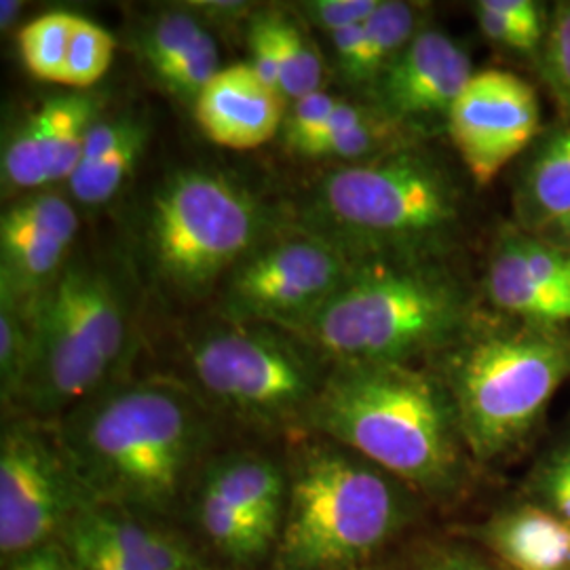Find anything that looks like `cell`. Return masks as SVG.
<instances>
[{"label":"cell","instance_id":"6da1fadb","mask_svg":"<svg viewBox=\"0 0 570 570\" xmlns=\"http://www.w3.org/2000/svg\"><path fill=\"white\" fill-rule=\"evenodd\" d=\"M91 503L157 520L190 499L207 459V406L165 381L115 383L56 421Z\"/></svg>","mask_w":570,"mask_h":570},{"label":"cell","instance_id":"7a4b0ae2","mask_svg":"<svg viewBox=\"0 0 570 570\" xmlns=\"http://www.w3.org/2000/svg\"><path fill=\"white\" fill-rule=\"evenodd\" d=\"M306 429L428 497L446 499L463 484L468 446L440 374L410 364H334Z\"/></svg>","mask_w":570,"mask_h":570},{"label":"cell","instance_id":"3957f363","mask_svg":"<svg viewBox=\"0 0 570 570\" xmlns=\"http://www.w3.org/2000/svg\"><path fill=\"white\" fill-rule=\"evenodd\" d=\"M313 235L355 265L444 261L461 235V190L412 144L332 169L308 209Z\"/></svg>","mask_w":570,"mask_h":570},{"label":"cell","instance_id":"277c9868","mask_svg":"<svg viewBox=\"0 0 570 570\" xmlns=\"http://www.w3.org/2000/svg\"><path fill=\"white\" fill-rule=\"evenodd\" d=\"M471 324L473 296L444 261L364 263L287 332L330 366L410 364L425 353L446 351Z\"/></svg>","mask_w":570,"mask_h":570},{"label":"cell","instance_id":"5b68a950","mask_svg":"<svg viewBox=\"0 0 570 570\" xmlns=\"http://www.w3.org/2000/svg\"><path fill=\"white\" fill-rule=\"evenodd\" d=\"M406 484L317 435L287 468V503L273 570H353L404 529Z\"/></svg>","mask_w":570,"mask_h":570},{"label":"cell","instance_id":"8992f818","mask_svg":"<svg viewBox=\"0 0 570 570\" xmlns=\"http://www.w3.org/2000/svg\"><path fill=\"white\" fill-rule=\"evenodd\" d=\"M570 376V326L469 327L446 348L449 389L468 452L489 463L518 449Z\"/></svg>","mask_w":570,"mask_h":570},{"label":"cell","instance_id":"52a82bcc","mask_svg":"<svg viewBox=\"0 0 570 570\" xmlns=\"http://www.w3.org/2000/svg\"><path fill=\"white\" fill-rule=\"evenodd\" d=\"M30 366L18 406L23 414L61 419L115 385L129 348V298L121 279L94 263H68L60 277L28 303Z\"/></svg>","mask_w":570,"mask_h":570},{"label":"cell","instance_id":"ba28073f","mask_svg":"<svg viewBox=\"0 0 570 570\" xmlns=\"http://www.w3.org/2000/svg\"><path fill=\"white\" fill-rule=\"evenodd\" d=\"M261 228V207L242 184L214 169H183L150 197L144 254L157 284L199 298L256 247Z\"/></svg>","mask_w":570,"mask_h":570},{"label":"cell","instance_id":"9c48e42d","mask_svg":"<svg viewBox=\"0 0 570 570\" xmlns=\"http://www.w3.org/2000/svg\"><path fill=\"white\" fill-rule=\"evenodd\" d=\"M186 366L205 406L268 429H306L332 367L287 330L233 322L197 336Z\"/></svg>","mask_w":570,"mask_h":570},{"label":"cell","instance_id":"30bf717a","mask_svg":"<svg viewBox=\"0 0 570 570\" xmlns=\"http://www.w3.org/2000/svg\"><path fill=\"white\" fill-rule=\"evenodd\" d=\"M91 503L61 449L56 423L16 416L0 435V556L9 564L58 543Z\"/></svg>","mask_w":570,"mask_h":570},{"label":"cell","instance_id":"8fae6325","mask_svg":"<svg viewBox=\"0 0 570 570\" xmlns=\"http://www.w3.org/2000/svg\"><path fill=\"white\" fill-rule=\"evenodd\" d=\"M353 268L338 247L313 233L256 245L226 275L223 315L233 324L287 330L334 296Z\"/></svg>","mask_w":570,"mask_h":570},{"label":"cell","instance_id":"7c38bea8","mask_svg":"<svg viewBox=\"0 0 570 570\" xmlns=\"http://www.w3.org/2000/svg\"><path fill=\"white\" fill-rule=\"evenodd\" d=\"M450 140L480 186L541 136V106L529 82L508 70H480L456 98Z\"/></svg>","mask_w":570,"mask_h":570},{"label":"cell","instance_id":"4fadbf2b","mask_svg":"<svg viewBox=\"0 0 570 570\" xmlns=\"http://www.w3.org/2000/svg\"><path fill=\"white\" fill-rule=\"evenodd\" d=\"M475 75L468 51L449 35L423 28L367 91L372 108L402 131L449 122L450 110Z\"/></svg>","mask_w":570,"mask_h":570},{"label":"cell","instance_id":"5bb4252c","mask_svg":"<svg viewBox=\"0 0 570 570\" xmlns=\"http://www.w3.org/2000/svg\"><path fill=\"white\" fill-rule=\"evenodd\" d=\"M68 556L96 558L117 570H197L195 550L161 522L87 503L60 539Z\"/></svg>","mask_w":570,"mask_h":570},{"label":"cell","instance_id":"9a60e30c","mask_svg":"<svg viewBox=\"0 0 570 570\" xmlns=\"http://www.w3.org/2000/svg\"><path fill=\"white\" fill-rule=\"evenodd\" d=\"M287 102L249 63L223 68L193 106L205 138L230 150H252L284 127Z\"/></svg>","mask_w":570,"mask_h":570},{"label":"cell","instance_id":"2e32d148","mask_svg":"<svg viewBox=\"0 0 570 570\" xmlns=\"http://www.w3.org/2000/svg\"><path fill=\"white\" fill-rule=\"evenodd\" d=\"M75 237L26 216L16 204L0 218V289L21 303L35 301L68 265Z\"/></svg>","mask_w":570,"mask_h":570},{"label":"cell","instance_id":"e0dca14e","mask_svg":"<svg viewBox=\"0 0 570 570\" xmlns=\"http://www.w3.org/2000/svg\"><path fill=\"white\" fill-rule=\"evenodd\" d=\"M148 122L136 115L98 119L87 134L81 164L68 188L82 205L108 204L134 174L148 144Z\"/></svg>","mask_w":570,"mask_h":570},{"label":"cell","instance_id":"ac0fdd59","mask_svg":"<svg viewBox=\"0 0 570 570\" xmlns=\"http://www.w3.org/2000/svg\"><path fill=\"white\" fill-rule=\"evenodd\" d=\"M197 482L277 541L287 503V469L261 454L233 452L209 459Z\"/></svg>","mask_w":570,"mask_h":570},{"label":"cell","instance_id":"d6986e66","mask_svg":"<svg viewBox=\"0 0 570 570\" xmlns=\"http://www.w3.org/2000/svg\"><path fill=\"white\" fill-rule=\"evenodd\" d=\"M475 537L511 570H570V524L543 505L501 511Z\"/></svg>","mask_w":570,"mask_h":570},{"label":"cell","instance_id":"ffe728a7","mask_svg":"<svg viewBox=\"0 0 570 570\" xmlns=\"http://www.w3.org/2000/svg\"><path fill=\"white\" fill-rule=\"evenodd\" d=\"M518 228L539 235L570 214V121L556 125L530 146L513 190Z\"/></svg>","mask_w":570,"mask_h":570},{"label":"cell","instance_id":"44dd1931","mask_svg":"<svg viewBox=\"0 0 570 570\" xmlns=\"http://www.w3.org/2000/svg\"><path fill=\"white\" fill-rule=\"evenodd\" d=\"M487 296L497 311L511 320L543 326H570L569 294L556 292L530 275L513 242L511 226H503L492 245Z\"/></svg>","mask_w":570,"mask_h":570},{"label":"cell","instance_id":"7402d4cb","mask_svg":"<svg viewBox=\"0 0 570 570\" xmlns=\"http://www.w3.org/2000/svg\"><path fill=\"white\" fill-rule=\"evenodd\" d=\"M197 484V492H190V508L195 522L202 530L205 541L218 551L225 560L249 567L263 558H273L277 541L266 534L254 520L228 505L220 494Z\"/></svg>","mask_w":570,"mask_h":570},{"label":"cell","instance_id":"603a6c76","mask_svg":"<svg viewBox=\"0 0 570 570\" xmlns=\"http://www.w3.org/2000/svg\"><path fill=\"white\" fill-rule=\"evenodd\" d=\"M362 26V58L351 85L366 87L370 91L376 79L387 70L389 63L423 30V4L381 0L379 9Z\"/></svg>","mask_w":570,"mask_h":570},{"label":"cell","instance_id":"cb8c5ba5","mask_svg":"<svg viewBox=\"0 0 570 570\" xmlns=\"http://www.w3.org/2000/svg\"><path fill=\"white\" fill-rule=\"evenodd\" d=\"M42 104L49 115L51 184L68 183L81 164L89 129L100 119L98 102L87 94H63Z\"/></svg>","mask_w":570,"mask_h":570},{"label":"cell","instance_id":"d4e9b609","mask_svg":"<svg viewBox=\"0 0 570 570\" xmlns=\"http://www.w3.org/2000/svg\"><path fill=\"white\" fill-rule=\"evenodd\" d=\"M51 184L49 115L42 104L11 131L2 148V186L11 193L39 190Z\"/></svg>","mask_w":570,"mask_h":570},{"label":"cell","instance_id":"484cf974","mask_svg":"<svg viewBox=\"0 0 570 570\" xmlns=\"http://www.w3.org/2000/svg\"><path fill=\"white\" fill-rule=\"evenodd\" d=\"M268 26L277 45L282 96L292 104L322 91L324 63L303 26L279 9H266Z\"/></svg>","mask_w":570,"mask_h":570},{"label":"cell","instance_id":"4316f807","mask_svg":"<svg viewBox=\"0 0 570 570\" xmlns=\"http://www.w3.org/2000/svg\"><path fill=\"white\" fill-rule=\"evenodd\" d=\"M77 18L79 16L68 11H49L21 26L18 47L26 70L35 79L47 82L63 81V68Z\"/></svg>","mask_w":570,"mask_h":570},{"label":"cell","instance_id":"83f0119b","mask_svg":"<svg viewBox=\"0 0 570 570\" xmlns=\"http://www.w3.org/2000/svg\"><path fill=\"white\" fill-rule=\"evenodd\" d=\"M32 326L28 303L0 289V395L2 404L18 406L30 366Z\"/></svg>","mask_w":570,"mask_h":570},{"label":"cell","instance_id":"f1b7e54d","mask_svg":"<svg viewBox=\"0 0 570 570\" xmlns=\"http://www.w3.org/2000/svg\"><path fill=\"white\" fill-rule=\"evenodd\" d=\"M205 30V21L183 4L146 21L136 37V49L155 77L197 41Z\"/></svg>","mask_w":570,"mask_h":570},{"label":"cell","instance_id":"f546056e","mask_svg":"<svg viewBox=\"0 0 570 570\" xmlns=\"http://www.w3.org/2000/svg\"><path fill=\"white\" fill-rule=\"evenodd\" d=\"M115 47L117 42L108 30L79 16L72 30L61 85L89 89L102 81L115 58Z\"/></svg>","mask_w":570,"mask_h":570},{"label":"cell","instance_id":"4dcf8cb0","mask_svg":"<svg viewBox=\"0 0 570 570\" xmlns=\"http://www.w3.org/2000/svg\"><path fill=\"white\" fill-rule=\"evenodd\" d=\"M220 70L223 68H220L218 45L205 30L204 35L184 53H180L171 63H167L161 72H157L155 79L167 94H171L180 102L195 106L207 82L212 81Z\"/></svg>","mask_w":570,"mask_h":570},{"label":"cell","instance_id":"1f68e13d","mask_svg":"<svg viewBox=\"0 0 570 570\" xmlns=\"http://www.w3.org/2000/svg\"><path fill=\"white\" fill-rule=\"evenodd\" d=\"M537 63L564 112V121H570V0L553 4Z\"/></svg>","mask_w":570,"mask_h":570},{"label":"cell","instance_id":"d6a6232c","mask_svg":"<svg viewBox=\"0 0 570 570\" xmlns=\"http://www.w3.org/2000/svg\"><path fill=\"white\" fill-rule=\"evenodd\" d=\"M532 489L541 499L543 508L553 511L570 524V440L556 446L539 463Z\"/></svg>","mask_w":570,"mask_h":570},{"label":"cell","instance_id":"836d02e7","mask_svg":"<svg viewBox=\"0 0 570 570\" xmlns=\"http://www.w3.org/2000/svg\"><path fill=\"white\" fill-rule=\"evenodd\" d=\"M473 11H475V20H478L482 35L490 42H494L503 49L515 51V53L534 56V60H537V56L541 51V45L546 41V35H548L546 30L530 28L527 23H520V21L510 20V18L497 13L494 9H490L487 0L475 2Z\"/></svg>","mask_w":570,"mask_h":570},{"label":"cell","instance_id":"e575fe53","mask_svg":"<svg viewBox=\"0 0 570 570\" xmlns=\"http://www.w3.org/2000/svg\"><path fill=\"white\" fill-rule=\"evenodd\" d=\"M381 0H306L298 4V13L303 20L330 37L360 26L379 9Z\"/></svg>","mask_w":570,"mask_h":570},{"label":"cell","instance_id":"d590c367","mask_svg":"<svg viewBox=\"0 0 570 570\" xmlns=\"http://www.w3.org/2000/svg\"><path fill=\"white\" fill-rule=\"evenodd\" d=\"M336 104L338 100L326 94L324 89L301 98L296 102L287 104L284 127H282L284 142L292 150H298L303 144L313 140L315 134L322 129V125L327 121V117L332 115Z\"/></svg>","mask_w":570,"mask_h":570},{"label":"cell","instance_id":"8d00e7d4","mask_svg":"<svg viewBox=\"0 0 570 570\" xmlns=\"http://www.w3.org/2000/svg\"><path fill=\"white\" fill-rule=\"evenodd\" d=\"M414 570H505L489 560H484L475 551L459 546H433L425 551Z\"/></svg>","mask_w":570,"mask_h":570},{"label":"cell","instance_id":"74e56055","mask_svg":"<svg viewBox=\"0 0 570 570\" xmlns=\"http://www.w3.org/2000/svg\"><path fill=\"white\" fill-rule=\"evenodd\" d=\"M190 11H195L202 20L207 21H239L249 16L247 2H188ZM252 18V16H249Z\"/></svg>","mask_w":570,"mask_h":570},{"label":"cell","instance_id":"f35d334b","mask_svg":"<svg viewBox=\"0 0 570 570\" xmlns=\"http://www.w3.org/2000/svg\"><path fill=\"white\" fill-rule=\"evenodd\" d=\"M28 558L32 562V570H77L60 541L28 553Z\"/></svg>","mask_w":570,"mask_h":570},{"label":"cell","instance_id":"ab89813d","mask_svg":"<svg viewBox=\"0 0 570 570\" xmlns=\"http://www.w3.org/2000/svg\"><path fill=\"white\" fill-rule=\"evenodd\" d=\"M537 237L546 239L553 245H567L570 244V214L564 216L562 220H558L556 225H551L550 228H546L543 233H539Z\"/></svg>","mask_w":570,"mask_h":570},{"label":"cell","instance_id":"60d3db41","mask_svg":"<svg viewBox=\"0 0 570 570\" xmlns=\"http://www.w3.org/2000/svg\"><path fill=\"white\" fill-rule=\"evenodd\" d=\"M21 11H23L21 0H2L0 2V28H2V32L13 28V23L20 18Z\"/></svg>","mask_w":570,"mask_h":570},{"label":"cell","instance_id":"b9f144b4","mask_svg":"<svg viewBox=\"0 0 570 570\" xmlns=\"http://www.w3.org/2000/svg\"><path fill=\"white\" fill-rule=\"evenodd\" d=\"M4 570H32V562L28 556H21L18 560L4 564Z\"/></svg>","mask_w":570,"mask_h":570},{"label":"cell","instance_id":"7bdbcfd3","mask_svg":"<svg viewBox=\"0 0 570 570\" xmlns=\"http://www.w3.org/2000/svg\"><path fill=\"white\" fill-rule=\"evenodd\" d=\"M562 247H567V249H569V252H570V244L562 245Z\"/></svg>","mask_w":570,"mask_h":570},{"label":"cell","instance_id":"ee69618b","mask_svg":"<svg viewBox=\"0 0 570 570\" xmlns=\"http://www.w3.org/2000/svg\"><path fill=\"white\" fill-rule=\"evenodd\" d=\"M197 570H209V569H207V567H204V569H197Z\"/></svg>","mask_w":570,"mask_h":570}]
</instances>
